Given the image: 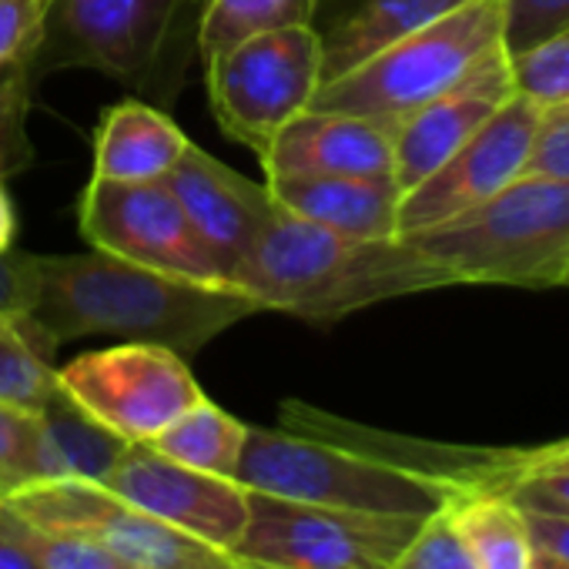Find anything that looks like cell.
I'll use <instances>...</instances> for the list:
<instances>
[{
  "mask_svg": "<svg viewBox=\"0 0 569 569\" xmlns=\"http://www.w3.org/2000/svg\"><path fill=\"white\" fill-rule=\"evenodd\" d=\"M258 312V299L238 284H204L91 248L38 254V299L28 319L48 349L111 336L194 356Z\"/></svg>",
  "mask_w": 569,
  "mask_h": 569,
  "instance_id": "6da1fadb",
  "label": "cell"
},
{
  "mask_svg": "<svg viewBox=\"0 0 569 569\" xmlns=\"http://www.w3.org/2000/svg\"><path fill=\"white\" fill-rule=\"evenodd\" d=\"M459 284L406 238H352L296 218L274 201L238 278L258 306L306 322H339L359 309Z\"/></svg>",
  "mask_w": 569,
  "mask_h": 569,
  "instance_id": "7a4b0ae2",
  "label": "cell"
},
{
  "mask_svg": "<svg viewBox=\"0 0 569 569\" xmlns=\"http://www.w3.org/2000/svg\"><path fill=\"white\" fill-rule=\"evenodd\" d=\"M234 482L278 499L409 519H426L452 496L476 489L322 436L251 426Z\"/></svg>",
  "mask_w": 569,
  "mask_h": 569,
  "instance_id": "3957f363",
  "label": "cell"
},
{
  "mask_svg": "<svg viewBox=\"0 0 569 569\" xmlns=\"http://www.w3.org/2000/svg\"><path fill=\"white\" fill-rule=\"evenodd\" d=\"M402 238L449 268L459 284L552 289L569 271V181L519 174L466 214Z\"/></svg>",
  "mask_w": 569,
  "mask_h": 569,
  "instance_id": "277c9868",
  "label": "cell"
},
{
  "mask_svg": "<svg viewBox=\"0 0 569 569\" xmlns=\"http://www.w3.org/2000/svg\"><path fill=\"white\" fill-rule=\"evenodd\" d=\"M492 51H502V4L472 0L449 18L389 44L342 78L319 84L309 108L359 114L396 131V124L459 84Z\"/></svg>",
  "mask_w": 569,
  "mask_h": 569,
  "instance_id": "5b68a950",
  "label": "cell"
},
{
  "mask_svg": "<svg viewBox=\"0 0 569 569\" xmlns=\"http://www.w3.org/2000/svg\"><path fill=\"white\" fill-rule=\"evenodd\" d=\"M419 522L248 489V522L228 552L238 569H392Z\"/></svg>",
  "mask_w": 569,
  "mask_h": 569,
  "instance_id": "8992f818",
  "label": "cell"
},
{
  "mask_svg": "<svg viewBox=\"0 0 569 569\" xmlns=\"http://www.w3.org/2000/svg\"><path fill=\"white\" fill-rule=\"evenodd\" d=\"M204 68L214 121L231 141L261 158L268 141L312 104L322 84V34L312 24L258 34L204 61Z\"/></svg>",
  "mask_w": 569,
  "mask_h": 569,
  "instance_id": "52a82bcc",
  "label": "cell"
},
{
  "mask_svg": "<svg viewBox=\"0 0 569 569\" xmlns=\"http://www.w3.org/2000/svg\"><path fill=\"white\" fill-rule=\"evenodd\" d=\"M0 506L14 516L94 539L124 569H238V562L194 536L128 506L101 482L44 479L0 496Z\"/></svg>",
  "mask_w": 569,
  "mask_h": 569,
  "instance_id": "ba28073f",
  "label": "cell"
},
{
  "mask_svg": "<svg viewBox=\"0 0 569 569\" xmlns=\"http://www.w3.org/2000/svg\"><path fill=\"white\" fill-rule=\"evenodd\" d=\"M181 4L188 0H48L28 81L38 84L61 68H91L124 84L148 81Z\"/></svg>",
  "mask_w": 569,
  "mask_h": 569,
  "instance_id": "9c48e42d",
  "label": "cell"
},
{
  "mask_svg": "<svg viewBox=\"0 0 569 569\" xmlns=\"http://www.w3.org/2000/svg\"><path fill=\"white\" fill-rule=\"evenodd\" d=\"M58 386L124 442H151L204 399L188 362L151 342L84 352L58 369Z\"/></svg>",
  "mask_w": 569,
  "mask_h": 569,
  "instance_id": "30bf717a",
  "label": "cell"
},
{
  "mask_svg": "<svg viewBox=\"0 0 569 569\" xmlns=\"http://www.w3.org/2000/svg\"><path fill=\"white\" fill-rule=\"evenodd\" d=\"M78 218L81 234L98 251L178 278L231 284L164 181L91 178L81 194Z\"/></svg>",
  "mask_w": 569,
  "mask_h": 569,
  "instance_id": "8fae6325",
  "label": "cell"
},
{
  "mask_svg": "<svg viewBox=\"0 0 569 569\" xmlns=\"http://www.w3.org/2000/svg\"><path fill=\"white\" fill-rule=\"evenodd\" d=\"M536 124L539 108L529 98L512 94L456 154L402 194L399 238L452 221L526 174Z\"/></svg>",
  "mask_w": 569,
  "mask_h": 569,
  "instance_id": "7c38bea8",
  "label": "cell"
},
{
  "mask_svg": "<svg viewBox=\"0 0 569 569\" xmlns=\"http://www.w3.org/2000/svg\"><path fill=\"white\" fill-rule=\"evenodd\" d=\"M101 486L128 506L224 552L248 522V489L241 482L188 469L148 442H131Z\"/></svg>",
  "mask_w": 569,
  "mask_h": 569,
  "instance_id": "4fadbf2b",
  "label": "cell"
},
{
  "mask_svg": "<svg viewBox=\"0 0 569 569\" xmlns=\"http://www.w3.org/2000/svg\"><path fill=\"white\" fill-rule=\"evenodd\" d=\"M164 184L191 218L208 251L224 268L228 281L238 284L261 228L274 211V198L264 184L231 171L198 144H188L181 161L168 171Z\"/></svg>",
  "mask_w": 569,
  "mask_h": 569,
  "instance_id": "5bb4252c",
  "label": "cell"
},
{
  "mask_svg": "<svg viewBox=\"0 0 569 569\" xmlns=\"http://www.w3.org/2000/svg\"><path fill=\"white\" fill-rule=\"evenodd\" d=\"M512 71L506 51H492L482 58L459 84L422 104L416 114H409L392 131V178L399 191H412L419 181H426L449 154H456L509 98Z\"/></svg>",
  "mask_w": 569,
  "mask_h": 569,
  "instance_id": "9a60e30c",
  "label": "cell"
},
{
  "mask_svg": "<svg viewBox=\"0 0 569 569\" xmlns=\"http://www.w3.org/2000/svg\"><path fill=\"white\" fill-rule=\"evenodd\" d=\"M392 128L359 114L312 108L296 114L261 151L264 178H392Z\"/></svg>",
  "mask_w": 569,
  "mask_h": 569,
  "instance_id": "2e32d148",
  "label": "cell"
},
{
  "mask_svg": "<svg viewBox=\"0 0 569 569\" xmlns=\"http://www.w3.org/2000/svg\"><path fill=\"white\" fill-rule=\"evenodd\" d=\"M271 198L339 234L352 238H399V201L396 178H336V174H289L268 178Z\"/></svg>",
  "mask_w": 569,
  "mask_h": 569,
  "instance_id": "e0dca14e",
  "label": "cell"
},
{
  "mask_svg": "<svg viewBox=\"0 0 569 569\" xmlns=\"http://www.w3.org/2000/svg\"><path fill=\"white\" fill-rule=\"evenodd\" d=\"M191 141L164 114L141 101H121L104 111L94 134V178L104 181H164Z\"/></svg>",
  "mask_w": 569,
  "mask_h": 569,
  "instance_id": "ac0fdd59",
  "label": "cell"
},
{
  "mask_svg": "<svg viewBox=\"0 0 569 569\" xmlns=\"http://www.w3.org/2000/svg\"><path fill=\"white\" fill-rule=\"evenodd\" d=\"M466 4L472 0H352V8L322 34V84Z\"/></svg>",
  "mask_w": 569,
  "mask_h": 569,
  "instance_id": "d6986e66",
  "label": "cell"
},
{
  "mask_svg": "<svg viewBox=\"0 0 569 569\" xmlns=\"http://www.w3.org/2000/svg\"><path fill=\"white\" fill-rule=\"evenodd\" d=\"M38 416V479H81L104 482L131 446L98 419H91L61 386Z\"/></svg>",
  "mask_w": 569,
  "mask_h": 569,
  "instance_id": "ffe728a7",
  "label": "cell"
},
{
  "mask_svg": "<svg viewBox=\"0 0 569 569\" xmlns=\"http://www.w3.org/2000/svg\"><path fill=\"white\" fill-rule=\"evenodd\" d=\"M449 522L479 569H532V536L526 512L499 489H466L446 502Z\"/></svg>",
  "mask_w": 569,
  "mask_h": 569,
  "instance_id": "44dd1931",
  "label": "cell"
},
{
  "mask_svg": "<svg viewBox=\"0 0 569 569\" xmlns=\"http://www.w3.org/2000/svg\"><path fill=\"white\" fill-rule=\"evenodd\" d=\"M244 439H248V426L204 396L184 416H178L164 432H158L148 446L188 469L234 479Z\"/></svg>",
  "mask_w": 569,
  "mask_h": 569,
  "instance_id": "7402d4cb",
  "label": "cell"
},
{
  "mask_svg": "<svg viewBox=\"0 0 569 569\" xmlns=\"http://www.w3.org/2000/svg\"><path fill=\"white\" fill-rule=\"evenodd\" d=\"M319 0H204L198 51L204 61L271 31L309 28Z\"/></svg>",
  "mask_w": 569,
  "mask_h": 569,
  "instance_id": "603a6c76",
  "label": "cell"
},
{
  "mask_svg": "<svg viewBox=\"0 0 569 569\" xmlns=\"http://www.w3.org/2000/svg\"><path fill=\"white\" fill-rule=\"evenodd\" d=\"M51 349L28 316L0 312V406L41 412L58 392V369L48 362Z\"/></svg>",
  "mask_w": 569,
  "mask_h": 569,
  "instance_id": "cb8c5ba5",
  "label": "cell"
},
{
  "mask_svg": "<svg viewBox=\"0 0 569 569\" xmlns=\"http://www.w3.org/2000/svg\"><path fill=\"white\" fill-rule=\"evenodd\" d=\"M0 529L11 532L41 569H124L104 546H98L88 536L64 532V529H44L34 526L11 509L0 506Z\"/></svg>",
  "mask_w": 569,
  "mask_h": 569,
  "instance_id": "d4e9b609",
  "label": "cell"
},
{
  "mask_svg": "<svg viewBox=\"0 0 569 569\" xmlns=\"http://www.w3.org/2000/svg\"><path fill=\"white\" fill-rule=\"evenodd\" d=\"M516 94L539 111L569 104V28L509 58Z\"/></svg>",
  "mask_w": 569,
  "mask_h": 569,
  "instance_id": "484cf974",
  "label": "cell"
},
{
  "mask_svg": "<svg viewBox=\"0 0 569 569\" xmlns=\"http://www.w3.org/2000/svg\"><path fill=\"white\" fill-rule=\"evenodd\" d=\"M392 569H479L449 522L446 506L419 522L412 539L396 556Z\"/></svg>",
  "mask_w": 569,
  "mask_h": 569,
  "instance_id": "4316f807",
  "label": "cell"
},
{
  "mask_svg": "<svg viewBox=\"0 0 569 569\" xmlns=\"http://www.w3.org/2000/svg\"><path fill=\"white\" fill-rule=\"evenodd\" d=\"M34 84L28 74H11L0 81V181L24 171L34 158L28 138V111H31Z\"/></svg>",
  "mask_w": 569,
  "mask_h": 569,
  "instance_id": "83f0119b",
  "label": "cell"
},
{
  "mask_svg": "<svg viewBox=\"0 0 569 569\" xmlns=\"http://www.w3.org/2000/svg\"><path fill=\"white\" fill-rule=\"evenodd\" d=\"M506 58L569 28V0H499Z\"/></svg>",
  "mask_w": 569,
  "mask_h": 569,
  "instance_id": "f1b7e54d",
  "label": "cell"
},
{
  "mask_svg": "<svg viewBox=\"0 0 569 569\" xmlns=\"http://www.w3.org/2000/svg\"><path fill=\"white\" fill-rule=\"evenodd\" d=\"M38 479V416L0 406V496Z\"/></svg>",
  "mask_w": 569,
  "mask_h": 569,
  "instance_id": "f546056e",
  "label": "cell"
},
{
  "mask_svg": "<svg viewBox=\"0 0 569 569\" xmlns=\"http://www.w3.org/2000/svg\"><path fill=\"white\" fill-rule=\"evenodd\" d=\"M48 0H0V81L28 74V61L41 41Z\"/></svg>",
  "mask_w": 569,
  "mask_h": 569,
  "instance_id": "4dcf8cb0",
  "label": "cell"
},
{
  "mask_svg": "<svg viewBox=\"0 0 569 569\" xmlns=\"http://www.w3.org/2000/svg\"><path fill=\"white\" fill-rule=\"evenodd\" d=\"M526 174L569 181V104L539 111Z\"/></svg>",
  "mask_w": 569,
  "mask_h": 569,
  "instance_id": "1f68e13d",
  "label": "cell"
},
{
  "mask_svg": "<svg viewBox=\"0 0 569 569\" xmlns=\"http://www.w3.org/2000/svg\"><path fill=\"white\" fill-rule=\"evenodd\" d=\"M519 509L546 512V516H569V469H539L499 486Z\"/></svg>",
  "mask_w": 569,
  "mask_h": 569,
  "instance_id": "d6a6232c",
  "label": "cell"
},
{
  "mask_svg": "<svg viewBox=\"0 0 569 569\" xmlns=\"http://www.w3.org/2000/svg\"><path fill=\"white\" fill-rule=\"evenodd\" d=\"M38 299V254L0 251V312L28 316Z\"/></svg>",
  "mask_w": 569,
  "mask_h": 569,
  "instance_id": "836d02e7",
  "label": "cell"
},
{
  "mask_svg": "<svg viewBox=\"0 0 569 569\" xmlns=\"http://www.w3.org/2000/svg\"><path fill=\"white\" fill-rule=\"evenodd\" d=\"M539 469H569V449L542 446V449H532V452H506V469H502V476L489 489H499L509 479H519V476L539 472Z\"/></svg>",
  "mask_w": 569,
  "mask_h": 569,
  "instance_id": "e575fe53",
  "label": "cell"
},
{
  "mask_svg": "<svg viewBox=\"0 0 569 569\" xmlns=\"http://www.w3.org/2000/svg\"><path fill=\"white\" fill-rule=\"evenodd\" d=\"M526 526H529V536H532L536 549H546V552H556V556L569 559V516L526 512Z\"/></svg>",
  "mask_w": 569,
  "mask_h": 569,
  "instance_id": "d590c367",
  "label": "cell"
},
{
  "mask_svg": "<svg viewBox=\"0 0 569 569\" xmlns=\"http://www.w3.org/2000/svg\"><path fill=\"white\" fill-rule=\"evenodd\" d=\"M0 569H41V566L11 532L0 529Z\"/></svg>",
  "mask_w": 569,
  "mask_h": 569,
  "instance_id": "8d00e7d4",
  "label": "cell"
},
{
  "mask_svg": "<svg viewBox=\"0 0 569 569\" xmlns=\"http://www.w3.org/2000/svg\"><path fill=\"white\" fill-rule=\"evenodd\" d=\"M18 238V211L8 194V181H0V251H11Z\"/></svg>",
  "mask_w": 569,
  "mask_h": 569,
  "instance_id": "74e56055",
  "label": "cell"
},
{
  "mask_svg": "<svg viewBox=\"0 0 569 569\" xmlns=\"http://www.w3.org/2000/svg\"><path fill=\"white\" fill-rule=\"evenodd\" d=\"M532 569H569V559H562V556H556V552H546V549H536Z\"/></svg>",
  "mask_w": 569,
  "mask_h": 569,
  "instance_id": "f35d334b",
  "label": "cell"
},
{
  "mask_svg": "<svg viewBox=\"0 0 569 569\" xmlns=\"http://www.w3.org/2000/svg\"><path fill=\"white\" fill-rule=\"evenodd\" d=\"M552 449H569V439H562V442H556Z\"/></svg>",
  "mask_w": 569,
  "mask_h": 569,
  "instance_id": "ab89813d",
  "label": "cell"
},
{
  "mask_svg": "<svg viewBox=\"0 0 569 569\" xmlns=\"http://www.w3.org/2000/svg\"><path fill=\"white\" fill-rule=\"evenodd\" d=\"M562 284H569V271H566V281H562Z\"/></svg>",
  "mask_w": 569,
  "mask_h": 569,
  "instance_id": "60d3db41",
  "label": "cell"
}]
</instances>
